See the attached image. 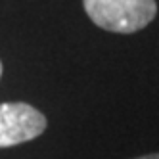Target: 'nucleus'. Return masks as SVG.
<instances>
[{
	"label": "nucleus",
	"mask_w": 159,
	"mask_h": 159,
	"mask_svg": "<svg viewBox=\"0 0 159 159\" xmlns=\"http://www.w3.org/2000/svg\"><path fill=\"white\" fill-rule=\"evenodd\" d=\"M134 159H159V153H150V155H142V157H134Z\"/></svg>",
	"instance_id": "obj_3"
},
{
	"label": "nucleus",
	"mask_w": 159,
	"mask_h": 159,
	"mask_svg": "<svg viewBox=\"0 0 159 159\" xmlns=\"http://www.w3.org/2000/svg\"><path fill=\"white\" fill-rule=\"evenodd\" d=\"M0 77H2V61H0Z\"/></svg>",
	"instance_id": "obj_4"
},
{
	"label": "nucleus",
	"mask_w": 159,
	"mask_h": 159,
	"mask_svg": "<svg viewBox=\"0 0 159 159\" xmlns=\"http://www.w3.org/2000/svg\"><path fill=\"white\" fill-rule=\"evenodd\" d=\"M46 130V117L23 102L0 104V148L29 142Z\"/></svg>",
	"instance_id": "obj_2"
},
{
	"label": "nucleus",
	"mask_w": 159,
	"mask_h": 159,
	"mask_svg": "<svg viewBox=\"0 0 159 159\" xmlns=\"http://www.w3.org/2000/svg\"><path fill=\"white\" fill-rule=\"evenodd\" d=\"M83 4L94 25L121 35L144 29L157 14L155 0H83Z\"/></svg>",
	"instance_id": "obj_1"
}]
</instances>
